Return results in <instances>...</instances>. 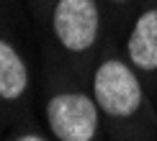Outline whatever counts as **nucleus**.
<instances>
[{"label":"nucleus","instance_id":"423d86ee","mask_svg":"<svg viewBox=\"0 0 157 141\" xmlns=\"http://www.w3.org/2000/svg\"><path fill=\"white\" fill-rule=\"evenodd\" d=\"M13 141H49L44 133H39V131H23V133H18Z\"/></svg>","mask_w":157,"mask_h":141},{"label":"nucleus","instance_id":"39448f33","mask_svg":"<svg viewBox=\"0 0 157 141\" xmlns=\"http://www.w3.org/2000/svg\"><path fill=\"white\" fill-rule=\"evenodd\" d=\"M29 87H31V72L26 56L10 38L0 36V100L21 103L29 95Z\"/></svg>","mask_w":157,"mask_h":141},{"label":"nucleus","instance_id":"f03ea898","mask_svg":"<svg viewBox=\"0 0 157 141\" xmlns=\"http://www.w3.org/2000/svg\"><path fill=\"white\" fill-rule=\"evenodd\" d=\"M44 121L54 141H98L103 131V113L93 92L80 87L54 90L44 105Z\"/></svg>","mask_w":157,"mask_h":141},{"label":"nucleus","instance_id":"7ed1b4c3","mask_svg":"<svg viewBox=\"0 0 157 141\" xmlns=\"http://www.w3.org/2000/svg\"><path fill=\"white\" fill-rule=\"evenodd\" d=\"M103 31L101 0H57L52 8V36L70 56L90 54Z\"/></svg>","mask_w":157,"mask_h":141},{"label":"nucleus","instance_id":"0eeeda50","mask_svg":"<svg viewBox=\"0 0 157 141\" xmlns=\"http://www.w3.org/2000/svg\"><path fill=\"white\" fill-rule=\"evenodd\" d=\"M106 3L111 5V8H126V5L136 3V0H106Z\"/></svg>","mask_w":157,"mask_h":141},{"label":"nucleus","instance_id":"f257e3e1","mask_svg":"<svg viewBox=\"0 0 157 141\" xmlns=\"http://www.w3.org/2000/svg\"><path fill=\"white\" fill-rule=\"evenodd\" d=\"M90 92L103 113V121L113 128L116 136H144L152 126L144 82L124 54H106L95 64Z\"/></svg>","mask_w":157,"mask_h":141},{"label":"nucleus","instance_id":"20e7f679","mask_svg":"<svg viewBox=\"0 0 157 141\" xmlns=\"http://www.w3.org/2000/svg\"><path fill=\"white\" fill-rule=\"evenodd\" d=\"M124 56L136 69L142 82L157 85V5H149L129 26L124 38Z\"/></svg>","mask_w":157,"mask_h":141}]
</instances>
